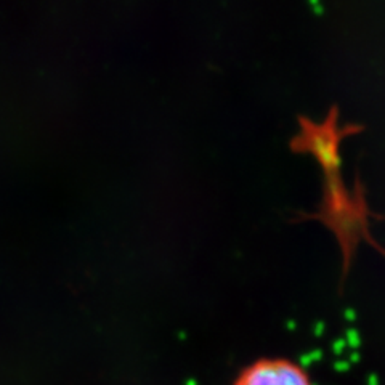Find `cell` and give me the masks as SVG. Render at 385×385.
Listing matches in <instances>:
<instances>
[{"label":"cell","instance_id":"1","mask_svg":"<svg viewBox=\"0 0 385 385\" xmlns=\"http://www.w3.org/2000/svg\"><path fill=\"white\" fill-rule=\"evenodd\" d=\"M233 385H316L310 371L284 356L258 358L238 374Z\"/></svg>","mask_w":385,"mask_h":385}]
</instances>
